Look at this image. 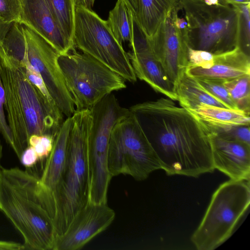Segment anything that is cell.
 Masks as SVG:
<instances>
[{"mask_svg":"<svg viewBox=\"0 0 250 250\" xmlns=\"http://www.w3.org/2000/svg\"><path fill=\"white\" fill-rule=\"evenodd\" d=\"M129 109L167 175L196 178L215 170L213 132L195 113L167 97L138 104Z\"/></svg>","mask_w":250,"mask_h":250,"instance_id":"cell-1","label":"cell"},{"mask_svg":"<svg viewBox=\"0 0 250 250\" xmlns=\"http://www.w3.org/2000/svg\"><path fill=\"white\" fill-rule=\"evenodd\" d=\"M0 210L21 234L25 250H53L55 203L39 176L0 166Z\"/></svg>","mask_w":250,"mask_h":250,"instance_id":"cell-2","label":"cell"},{"mask_svg":"<svg viewBox=\"0 0 250 250\" xmlns=\"http://www.w3.org/2000/svg\"><path fill=\"white\" fill-rule=\"evenodd\" d=\"M0 74L4 89V110L13 138V150L20 159L33 135L55 138L63 114L27 78L18 62L0 44Z\"/></svg>","mask_w":250,"mask_h":250,"instance_id":"cell-3","label":"cell"},{"mask_svg":"<svg viewBox=\"0 0 250 250\" xmlns=\"http://www.w3.org/2000/svg\"><path fill=\"white\" fill-rule=\"evenodd\" d=\"M91 118L90 109L76 110L72 116L66 164L54 194L57 235L65 232L77 214L89 203L86 146Z\"/></svg>","mask_w":250,"mask_h":250,"instance_id":"cell-4","label":"cell"},{"mask_svg":"<svg viewBox=\"0 0 250 250\" xmlns=\"http://www.w3.org/2000/svg\"><path fill=\"white\" fill-rule=\"evenodd\" d=\"M188 47L219 54L240 46V14L231 5H208L203 0H181Z\"/></svg>","mask_w":250,"mask_h":250,"instance_id":"cell-5","label":"cell"},{"mask_svg":"<svg viewBox=\"0 0 250 250\" xmlns=\"http://www.w3.org/2000/svg\"><path fill=\"white\" fill-rule=\"evenodd\" d=\"M250 180L230 179L212 194L191 241L198 250H214L229 239L248 211Z\"/></svg>","mask_w":250,"mask_h":250,"instance_id":"cell-6","label":"cell"},{"mask_svg":"<svg viewBox=\"0 0 250 250\" xmlns=\"http://www.w3.org/2000/svg\"><path fill=\"white\" fill-rule=\"evenodd\" d=\"M90 110L92 118L86 146L89 202L106 204L108 188L112 178L108 168L111 133L116 124L128 115L130 111L122 106L112 93L104 97Z\"/></svg>","mask_w":250,"mask_h":250,"instance_id":"cell-7","label":"cell"},{"mask_svg":"<svg viewBox=\"0 0 250 250\" xmlns=\"http://www.w3.org/2000/svg\"><path fill=\"white\" fill-rule=\"evenodd\" d=\"M58 63L76 110L90 109L107 95L126 87L119 74L75 49L60 55Z\"/></svg>","mask_w":250,"mask_h":250,"instance_id":"cell-8","label":"cell"},{"mask_svg":"<svg viewBox=\"0 0 250 250\" xmlns=\"http://www.w3.org/2000/svg\"><path fill=\"white\" fill-rule=\"evenodd\" d=\"M108 168L112 177L128 175L137 181L145 180L152 172L162 169L157 155L130 111L112 130Z\"/></svg>","mask_w":250,"mask_h":250,"instance_id":"cell-9","label":"cell"},{"mask_svg":"<svg viewBox=\"0 0 250 250\" xmlns=\"http://www.w3.org/2000/svg\"><path fill=\"white\" fill-rule=\"evenodd\" d=\"M73 41L75 47L121 76L134 83L137 77L128 53L114 36L107 21L92 9L75 6Z\"/></svg>","mask_w":250,"mask_h":250,"instance_id":"cell-10","label":"cell"},{"mask_svg":"<svg viewBox=\"0 0 250 250\" xmlns=\"http://www.w3.org/2000/svg\"><path fill=\"white\" fill-rule=\"evenodd\" d=\"M21 24L29 62L42 76L60 111L67 117H71L76 111L75 106L58 63L60 53L42 36Z\"/></svg>","mask_w":250,"mask_h":250,"instance_id":"cell-11","label":"cell"},{"mask_svg":"<svg viewBox=\"0 0 250 250\" xmlns=\"http://www.w3.org/2000/svg\"><path fill=\"white\" fill-rule=\"evenodd\" d=\"M115 217V211L107 203H88L75 217L65 232L56 236L53 250L81 249L106 229Z\"/></svg>","mask_w":250,"mask_h":250,"instance_id":"cell-12","label":"cell"},{"mask_svg":"<svg viewBox=\"0 0 250 250\" xmlns=\"http://www.w3.org/2000/svg\"><path fill=\"white\" fill-rule=\"evenodd\" d=\"M148 40L155 57L175 85L188 66V46L183 32L175 25L171 12L158 32Z\"/></svg>","mask_w":250,"mask_h":250,"instance_id":"cell-13","label":"cell"},{"mask_svg":"<svg viewBox=\"0 0 250 250\" xmlns=\"http://www.w3.org/2000/svg\"><path fill=\"white\" fill-rule=\"evenodd\" d=\"M128 53L137 78L145 82L156 92L177 101L174 85L155 57L146 35L133 16V39Z\"/></svg>","mask_w":250,"mask_h":250,"instance_id":"cell-14","label":"cell"},{"mask_svg":"<svg viewBox=\"0 0 250 250\" xmlns=\"http://www.w3.org/2000/svg\"><path fill=\"white\" fill-rule=\"evenodd\" d=\"M23 23L47 40L60 55L75 49L54 19L45 0H21Z\"/></svg>","mask_w":250,"mask_h":250,"instance_id":"cell-15","label":"cell"},{"mask_svg":"<svg viewBox=\"0 0 250 250\" xmlns=\"http://www.w3.org/2000/svg\"><path fill=\"white\" fill-rule=\"evenodd\" d=\"M214 167L234 180L250 179V146L222 138L213 133Z\"/></svg>","mask_w":250,"mask_h":250,"instance_id":"cell-16","label":"cell"},{"mask_svg":"<svg viewBox=\"0 0 250 250\" xmlns=\"http://www.w3.org/2000/svg\"><path fill=\"white\" fill-rule=\"evenodd\" d=\"M186 73L194 78L224 81L250 75V55L237 46L229 51L214 54L213 64L209 69L188 66Z\"/></svg>","mask_w":250,"mask_h":250,"instance_id":"cell-17","label":"cell"},{"mask_svg":"<svg viewBox=\"0 0 250 250\" xmlns=\"http://www.w3.org/2000/svg\"><path fill=\"white\" fill-rule=\"evenodd\" d=\"M72 124V116L67 117L63 121L55 138L52 149L46 158L41 176H39L41 183L54 201L55 191L66 164Z\"/></svg>","mask_w":250,"mask_h":250,"instance_id":"cell-18","label":"cell"},{"mask_svg":"<svg viewBox=\"0 0 250 250\" xmlns=\"http://www.w3.org/2000/svg\"><path fill=\"white\" fill-rule=\"evenodd\" d=\"M182 5L181 0H138L135 17L147 39H150L175 8Z\"/></svg>","mask_w":250,"mask_h":250,"instance_id":"cell-19","label":"cell"},{"mask_svg":"<svg viewBox=\"0 0 250 250\" xmlns=\"http://www.w3.org/2000/svg\"><path fill=\"white\" fill-rule=\"evenodd\" d=\"M174 91L180 106L191 111L201 104L227 107L186 72L175 84Z\"/></svg>","mask_w":250,"mask_h":250,"instance_id":"cell-20","label":"cell"},{"mask_svg":"<svg viewBox=\"0 0 250 250\" xmlns=\"http://www.w3.org/2000/svg\"><path fill=\"white\" fill-rule=\"evenodd\" d=\"M192 112L211 128L250 125V114L239 109L201 104Z\"/></svg>","mask_w":250,"mask_h":250,"instance_id":"cell-21","label":"cell"},{"mask_svg":"<svg viewBox=\"0 0 250 250\" xmlns=\"http://www.w3.org/2000/svg\"><path fill=\"white\" fill-rule=\"evenodd\" d=\"M108 25L118 42L121 45L133 39V16L123 0H117L114 8L109 11Z\"/></svg>","mask_w":250,"mask_h":250,"instance_id":"cell-22","label":"cell"},{"mask_svg":"<svg viewBox=\"0 0 250 250\" xmlns=\"http://www.w3.org/2000/svg\"><path fill=\"white\" fill-rule=\"evenodd\" d=\"M54 19L67 38L73 43L75 5L73 0H45Z\"/></svg>","mask_w":250,"mask_h":250,"instance_id":"cell-23","label":"cell"},{"mask_svg":"<svg viewBox=\"0 0 250 250\" xmlns=\"http://www.w3.org/2000/svg\"><path fill=\"white\" fill-rule=\"evenodd\" d=\"M223 84L237 108L250 114V75L224 81Z\"/></svg>","mask_w":250,"mask_h":250,"instance_id":"cell-24","label":"cell"},{"mask_svg":"<svg viewBox=\"0 0 250 250\" xmlns=\"http://www.w3.org/2000/svg\"><path fill=\"white\" fill-rule=\"evenodd\" d=\"M195 78L202 86L227 107L238 109L224 85V80L206 78Z\"/></svg>","mask_w":250,"mask_h":250,"instance_id":"cell-25","label":"cell"},{"mask_svg":"<svg viewBox=\"0 0 250 250\" xmlns=\"http://www.w3.org/2000/svg\"><path fill=\"white\" fill-rule=\"evenodd\" d=\"M210 128L214 134L222 138L250 146V125H237L225 128Z\"/></svg>","mask_w":250,"mask_h":250,"instance_id":"cell-26","label":"cell"},{"mask_svg":"<svg viewBox=\"0 0 250 250\" xmlns=\"http://www.w3.org/2000/svg\"><path fill=\"white\" fill-rule=\"evenodd\" d=\"M240 14V47L250 55V3L234 6Z\"/></svg>","mask_w":250,"mask_h":250,"instance_id":"cell-27","label":"cell"},{"mask_svg":"<svg viewBox=\"0 0 250 250\" xmlns=\"http://www.w3.org/2000/svg\"><path fill=\"white\" fill-rule=\"evenodd\" d=\"M21 0H0V20L6 23L20 22Z\"/></svg>","mask_w":250,"mask_h":250,"instance_id":"cell-28","label":"cell"},{"mask_svg":"<svg viewBox=\"0 0 250 250\" xmlns=\"http://www.w3.org/2000/svg\"><path fill=\"white\" fill-rule=\"evenodd\" d=\"M54 139V138L48 135H33L29 139V146L34 149L40 160H41L46 158L50 154Z\"/></svg>","mask_w":250,"mask_h":250,"instance_id":"cell-29","label":"cell"},{"mask_svg":"<svg viewBox=\"0 0 250 250\" xmlns=\"http://www.w3.org/2000/svg\"><path fill=\"white\" fill-rule=\"evenodd\" d=\"M214 54L209 52L188 48V66H195L202 69H209L214 61Z\"/></svg>","mask_w":250,"mask_h":250,"instance_id":"cell-30","label":"cell"},{"mask_svg":"<svg viewBox=\"0 0 250 250\" xmlns=\"http://www.w3.org/2000/svg\"><path fill=\"white\" fill-rule=\"evenodd\" d=\"M5 93L0 74V133L6 142L13 149L14 143L9 129L4 110Z\"/></svg>","mask_w":250,"mask_h":250,"instance_id":"cell-31","label":"cell"},{"mask_svg":"<svg viewBox=\"0 0 250 250\" xmlns=\"http://www.w3.org/2000/svg\"><path fill=\"white\" fill-rule=\"evenodd\" d=\"M20 160L22 165L27 168L33 167L40 160L35 150L30 146L23 151Z\"/></svg>","mask_w":250,"mask_h":250,"instance_id":"cell-32","label":"cell"},{"mask_svg":"<svg viewBox=\"0 0 250 250\" xmlns=\"http://www.w3.org/2000/svg\"><path fill=\"white\" fill-rule=\"evenodd\" d=\"M25 250L23 245L19 243L0 240V250Z\"/></svg>","mask_w":250,"mask_h":250,"instance_id":"cell-33","label":"cell"},{"mask_svg":"<svg viewBox=\"0 0 250 250\" xmlns=\"http://www.w3.org/2000/svg\"><path fill=\"white\" fill-rule=\"evenodd\" d=\"M130 11H131L132 16L134 17H136L138 6V0H123Z\"/></svg>","mask_w":250,"mask_h":250,"instance_id":"cell-34","label":"cell"},{"mask_svg":"<svg viewBox=\"0 0 250 250\" xmlns=\"http://www.w3.org/2000/svg\"><path fill=\"white\" fill-rule=\"evenodd\" d=\"M75 6H81L92 9L95 0H73Z\"/></svg>","mask_w":250,"mask_h":250,"instance_id":"cell-35","label":"cell"},{"mask_svg":"<svg viewBox=\"0 0 250 250\" xmlns=\"http://www.w3.org/2000/svg\"><path fill=\"white\" fill-rule=\"evenodd\" d=\"M12 23H6L0 20V44L2 43Z\"/></svg>","mask_w":250,"mask_h":250,"instance_id":"cell-36","label":"cell"},{"mask_svg":"<svg viewBox=\"0 0 250 250\" xmlns=\"http://www.w3.org/2000/svg\"><path fill=\"white\" fill-rule=\"evenodd\" d=\"M220 2L236 6L250 3V0H219Z\"/></svg>","mask_w":250,"mask_h":250,"instance_id":"cell-37","label":"cell"},{"mask_svg":"<svg viewBox=\"0 0 250 250\" xmlns=\"http://www.w3.org/2000/svg\"><path fill=\"white\" fill-rule=\"evenodd\" d=\"M208 5H218L220 4L219 0H203Z\"/></svg>","mask_w":250,"mask_h":250,"instance_id":"cell-38","label":"cell"},{"mask_svg":"<svg viewBox=\"0 0 250 250\" xmlns=\"http://www.w3.org/2000/svg\"></svg>","mask_w":250,"mask_h":250,"instance_id":"cell-39","label":"cell"}]
</instances>
